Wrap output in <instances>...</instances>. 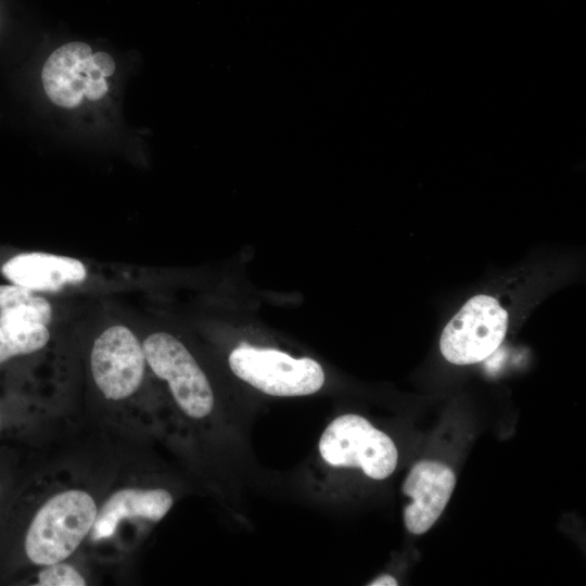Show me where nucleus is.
<instances>
[{
    "instance_id": "obj_1",
    "label": "nucleus",
    "mask_w": 586,
    "mask_h": 586,
    "mask_svg": "<svg viewBox=\"0 0 586 586\" xmlns=\"http://www.w3.org/2000/svg\"><path fill=\"white\" fill-rule=\"evenodd\" d=\"M98 509L88 493L69 489L46 501L30 521L24 553L36 565L62 562L91 531Z\"/></svg>"
},
{
    "instance_id": "obj_2",
    "label": "nucleus",
    "mask_w": 586,
    "mask_h": 586,
    "mask_svg": "<svg viewBox=\"0 0 586 586\" xmlns=\"http://www.w3.org/2000/svg\"><path fill=\"white\" fill-rule=\"evenodd\" d=\"M115 71L113 58L92 53L85 42H68L54 50L46 61L41 80L48 98L64 109L78 106L84 98L102 99L109 90L106 78Z\"/></svg>"
},
{
    "instance_id": "obj_3",
    "label": "nucleus",
    "mask_w": 586,
    "mask_h": 586,
    "mask_svg": "<svg viewBox=\"0 0 586 586\" xmlns=\"http://www.w3.org/2000/svg\"><path fill=\"white\" fill-rule=\"evenodd\" d=\"M322 459L333 467L360 468L374 480L388 477L397 466L392 438L358 415L335 418L319 441Z\"/></svg>"
},
{
    "instance_id": "obj_4",
    "label": "nucleus",
    "mask_w": 586,
    "mask_h": 586,
    "mask_svg": "<svg viewBox=\"0 0 586 586\" xmlns=\"http://www.w3.org/2000/svg\"><path fill=\"white\" fill-rule=\"evenodd\" d=\"M229 366L238 378L271 396L310 395L324 383L319 362L309 357L293 358L275 348L241 345L231 352Z\"/></svg>"
},
{
    "instance_id": "obj_5",
    "label": "nucleus",
    "mask_w": 586,
    "mask_h": 586,
    "mask_svg": "<svg viewBox=\"0 0 586 586\" xmlns=\"http://www.w3.org/2000/svg\"><path fill=\"white\" fill-rule=\"evenodd\" d=\"M508 313L486 294L471 297L444 328L440 348L455 365L483 361L501 344L507 332Z\"/></svg>"
},
{
    "instance_id": "obj_6",
    "label": "nucleus",
    "mask_w": 586,
    "mask_h": 586,
    "mask_svg": "<svg viewBox=\"0 0 586 586\" xmlns=\"http://www.w3.org/2000/svg\"><path fill=\"white\" fill-rule=\"evenodd\" d=\"M142 348L148 365L160 379L167 381L176 403L186 415L201 419L212 411L214 395L211 384L178 339L156 332L145 339Z\"/></svg>"
},
{
    "instance_id": "obj_7",
    "label": "nucleus",
    "mask_w": 586,
    "mask_h": 586,
    "mask_svg": "<svg viewBox=\"0 0 586 586\" xmlns=\"http://www.w3.org/2000/svg\"><path fill=\"white\" fill-rule=\"evenodd\" d=\"M145 362L142 345L124 326L104 330L95 339L90 355L93 380L104 397L113 400L125 399L138 390Z\"/></svg>"
},
{
    "instance_id": "obj_8",
    "label": "nucleus",
    "mask_w": 586,
    "mask_h": 586,
    "mask_svg": "<svg viewBox=\"0 0 586 586\" xmlns=\"http://www.w3.org/2000/svg\"><path fill=\"white\" fill-rule=\"evenodd\" d=\"M455 485L456 475L447 464L433 460L415 463L403 483V493L412 498L404 509L408 532H428L444 511Z\"/></svg>"
},
{
    "instance_id": "obj_9",
    "label": "nucleus",
    "mask_w": 586,
    "mask_h": 586,
    "mask_svg": "<svg viewBox=\"0 0 586 586\" xmlns=\"http://www.w3.org/2000/svg\"><path fill=\"white\" fill-rule=\"evenodd\" d=\"M1 272L11 283L34 292H55L87 278L79 259L42 252L17 254L2 265Z\"/></svg>"
},
{
    "instance_id": "obj_10",
    "label": "nucleus",
    "mask_w": 586,
    "mask_h": 586,
    "mask_svg": "<svg viewBox=\"0 0 586 586\" xmlns=\"http://www.w3.org/2000/svg\"><path fill=\"white\" fill-rule=\"evenodd\" d=\"M173 496L163 488H124L114 493L98 511L91 538L111 537L124 519L141 518L157 522L170 510Z\"/></svg>"
},
{
    "instance_id": "obj_11",
    "label": "nucleus",
    "mask_w": 586,
    "mask_h": 586,
    "mask_svg": "<svg viewBox=\"0 0 586 586\" xmlns=\"http://www.w3.org/2000/svg\"><path fill=\"white\" fill-rule=\"evenodd\" d=\"M52 319L51 304L34 291L17 284H0V326L9 323H40Z\"/></svg>"
},
{
    "instance_id": "obj_12",
    "label": "nucleus",
    "mask_w": 586,
    "mask_h": 586,
    "mask_svg": "<svg viewBox=\"0 0 586 586\" xmlns=\"http://www.w3.org/2000/svg\"><path fill=\"white\" fill-rule=\"evenodd\" d=\"M47 326L9 323L0 326V365L21 355L41 349L49 341Z\"/></svg>"
},
{
    "instance_id": "obj_13",
    "label": "nucleus",
    "mask_w": 586,
    "mask_h": 586,
    "mask_svg": "<svg viewBox=\"0 0 586 586\" xmlns=\"http://www.w3.org/2000/svg\"><path fill=\"white\" fill-rule=\"evenodd\" d=\"M40 586H85V578L78 571L66 563H53L44 565L38 574Z\"/></svg>"
},
{
    "instance_id": "obj_14",
    "label": "nucleus",
    "mask_w": 586,
    "mask_h": 586,
    "mask_svg": "<svg viewBox=\"0 0 586 586\" xmlns=\"http://www.w3.org/2000/svg\"><path fill=\"white\" fill-rule=\"evenodd\" d=\"M369 586H397V581L390 574H383L368 584Z\"/></svg>"
},
{
    "instance_id": "obj_15",
    "label": "nucleus",
    "mask_w": 586,
    "mask_h": 586,
    "mask_svg": "<svg viewBox=\"0 0 586 586\" xmlns=\"http://www.w3.org/2000/svg\"><path fill=\"white\" fill-rule=\"evenodd\" d=\"M1 496H2V484H1V481H0V499H1Z\"/></svg>"
},
{
    "instance_id": "obj_16",
    "label": "nucleus",
    "mask_w": 586,
    "mask_h": 586,
    "mask_svg": "<svg viewBox=\"0 0 586 586\" xmlns=\"http://www.w3.org/2000/svg\"><path fill=\"white\" fill-rule=\"evenodd\" d=\"M1 426H2V417H1V413H0V431H1Z\"/></svg>"
}]
</instances>
